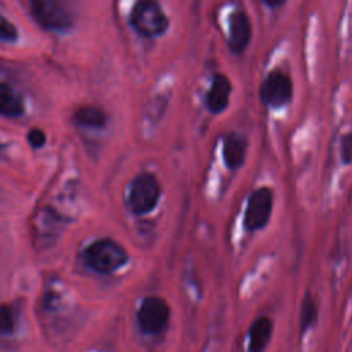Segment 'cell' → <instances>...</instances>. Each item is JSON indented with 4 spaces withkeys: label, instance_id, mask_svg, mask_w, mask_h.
I'll list each match as a JSON object with an SVG mask.
<instances>
[{
    "label": "cell",
    "instance_id": "1",
    "mask_svg": "<svg viewBox=\"0 0 352 352\" xmlns=\"http://www.w3.org/2000/svg\"><path fill=\"white\" fill-rule=\"evenodd\" d=\"M161 195L162 186L158 177L151 172H142L129 184L126 204L135 216H143L157 208Z\"/></svg>",
    "mask_w": 352,
    "mask_h": 352
},
{
    "label": "cell",
    "instance_id": "2",
    "mask_svg": "<svg viewBox=\"0 0 352 352\" xmlns=\"http://www.w3.org/2000/svg\"><path fill=\"white\" fill-rule=\"evenodd\" d=\"M84 260L95 272L111 274L129 261V254L117 241L102 238L85 249Z\"/></svg>",
    "mask_w": 352,
    "mask_h": 352
},
{
    "label": "cell",
    "instance_id": "3",
    "mask_svg": "<svg viewBox=\"0 0 352 352\" xmlns=\"http://www.w3.org/2000/svg\"><path fill=\"white\" fill-rule=\"evenodd\" d=\"M129 23L135 32L146 38L162 36L169 29V18L162 7L153 0L138 1L129 14Z\"/></svg>",
    "mask_w": 352,
    "mask_h": 352
},
{
    "label": "cell",
    "instance_id": "4",
    "mask_svg": "<svg viewBox=\"0 0 352 352\" xmlns=\"http://www.w3.org/2000/svg\"><path fill=\"white\" fill-rule=\"evenodd\" d=\"M293 80L280 69L267 73L258 88L260 102L271 109H280L293 100Z\"/></svg>",
    "mask_w": 352,
    "mask_h": 352
},
{
    "label": "cell",
    "instance_id": "5",
    "mask_svg": "<svg viewBox=\"0 0 352 352\" xmlns=\"http://www.w3.org/2000/svg\"><path fill=\"white\" fill-rule=\"evenodd\" d=\"M136 319L139 329L144 334L160 336L169 326L170 307L162 297L147 296L140 302Z\"/></svg>",
    "mask_w": 352,
    "mask_h": 352
},
{
    "label": "cell",
    "instance_id": "6",
    "mask_svg": "<svg viewBox=\"0 0 352 352\" xmlns=\"http://www.w3.org/2000/svg\"><path fill=\"white\" fill-rule=\"evenodd\" d=\"M274 208V191L268 186L258 187L248 197L246 209L243 213V228L249 232H256L267 227Z\"/></svg>",
    "mask_w": 352,
    "mask_h": 352
},
{
    "label": "cell",
    "instance_id": "7",
    "mask_svg": "<svg viewBox=\"0 0 352 352\" xmlns=\"http://www.w3.org/2000/svg\"><path fill=\"white\" fill-rule=\"evenodd\" d=\"M30 14L40 26L52 32H66L73 26L72 12L66 4L54 0L30 1Z\"/></svg>",
    "mask_w": 352,
    "mask_h": 352
},
{
    "label": "cell",
    "instance_id": "8",
    "mask_svg": "<svg viewBox=\"0 0 352 352\" xmlns=\"http://www.w3.org/2000/svg\"><path fill=\"white\" fill-rule=\"evenodd\" d=\"M253 34V28L250 16L241 8L234 10L228 15V29H227V45L228 50L239 55L250 44Z\"/></svg>",
    "mask_w": 352,
    "mask_h": 352
},
{
    "label": "cell",
    "instance_id": "9",
    "mask_svg": "<svg viewBox=\"0 0 352 352\" xmlns=\"http://www.w3.org/2000/svg\"><path fill=\"white\" fill-rule=\"evenodd\" d=\"M249 148L248 138L236 131L228 132L223 139V161L230 170H238L246 161Z\"/></svg>",
    "mask_w": 352,
    "mask_h": 352
},
{
    "label": "cell",
    "instance_id": "10",
    "mask_svg": "<svg viewBox=\"0 0 352 352\" xmlns=\"http://www.w3.org/2000/svg\"><path fill=\"white\" fill-rule=\"evenodd\" d=\"M231 89L232 85L227 74L216 73L213 76L210 87L205 94V106L209 113L220 114L228 107Z\"/></svg>",
    "mask_w": 352,
    "mask_h": 352
},
{
    "label": "cell",
    "instance_id": "11",
    "mask_svg": "<svg viewBox=\"0 0 352 352\" xmlns=\"http://www.w3.org/2000/svg\"><path fill=\"white\" fill-rule=\"evenodd\" d=\"M274 323L268 316L256 318L248 330L249 352H264L271 341Z\"/></svg>",
    "mask_w": 352,
    "mask_h": 352
},
{
    "label": "cell",
    "instance_id": "12",
    "mask_svg": "<svg viewBox=\"0 0 352 352\" xmlns=\"http://www.w3.org/2000/svg\"><path fill=\"white\" fill-rule=\"evenodd\" d=\"M25 111L23 99L10 84L0 81V114L4 117H19Z\"/></svg>",
    "mask_w": 352,
    "mask_h": 352
},
{
    "label": "cell",
    "instance_id": "13",
    "mask_svg": "<svg viewBox=\"0 0 352 352\" xmlns=\"http://www.w3.org/2000/svg\"><path fill=\"white\" fill-rule=\"evenodd\" d=\"M77 125L91 129H100L107 124V114L96 106H84L74 113Z\"/></svg>",
    "mask_w": 352,
    "mask_h": 352
},
{
    "label": "cell",
    "instance_id": "14",
    "mask_svg": "<svg viewBox=\"0 0 352 352\" xmlns=\"http://www.w3.org/2000/svg\"><path fill=\"white\" fill-rule=\"evenodd\" d=\"M319 318V309L315 297L307 292L301 301L300 308V331L301 334L307 333L309 329L315 327Z\"/></svg>",
    "mask_w": 352,
    "mask_h": 352
},
{
    "label": "cell",
    "instance_id": "15",
    "mask_svg": "<svg viewBox=\"0 0 352 352\" xmlns=\"http://www.w3.org/2000/svg\"><path fill=\"white\" fill-rule=\"evenodd\" d=\"M18 324V312L12 305H0V338L11 336Z\"/></svg>",
    "mask_w": 352,
    "mask_h": 352
},
{
    "label": "cell",
    "instance_id": "16",
    "mask_svg": "<svg viewBox=\"0 0 352 352\" xmlns=\"http://www.w3.org/2000/svg\"><path fill=\"white\" fill-rule=\"evenodd\" d=\"M340 157L344 165L352 164V132H346L340 139Z\"/></svg>",
    "mask_w": 352,
    "mask_h": 352
},
{
    "label": "cell",
    "instance_id": "17",
    "mask_svg": "<svg viewBox=\"0 0 352 352\" xmlns=\"http://www.w3.org/2000/svg\"><path fill=\"white\" fill-rule=\"evenodd\" d=\"M18 36L16 28L0 14V41H14Z\"/></svg>",
    "mask_w": 352,
    "mask_h": 352
},
{
    "label": "cell",
    "instance_id": "18",
    "mask_svg": "<svg viewBox=\"0 0 352 352\" xmlns=\"http://www.w3.org/2000/svg\"><path fill=\"white\" fill-rule=\"evenodd\" d=\"M28 139H29V143L32 144V147L38 148V147H41L45 143V133L41 129L34 128V129L29 131Z\"/></svg>",
    "mask_w": 352,
    "mask_h": 352
},
{
    "label": "cell",
    "instance_id": "19",
    "mask_svg": "<svg viewBox=\"0 0 352 352\" xmlns=\"http://www.w3.org/2000/svg\"><path fill=\"white\" fill-rule=\"evenodd\" d=\"M267 7H270V8H279V7H282L283 4H285V1H280V0H276V1H274V0H270V1H263Z\"/></svg>",
    "mask_w": 352,
    "mask_h": 352
},
{
    "label": "cell",
    "instance_id": "20",
    "mask_svg": "<svg viewBox=\"0 0 352 352\" xmlns=\"http://www.w3.org/2000/svg\"><path fill=\"white\" fill-rule=\"evenodd\" d=\"M0 153H1V144H0Z\"/></svg>",
    "mask_w": 352,
    "mask_h": 352
}]
</instances>
